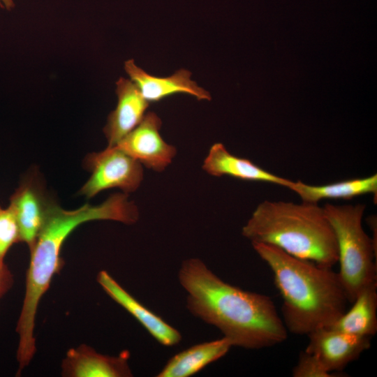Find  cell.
<instances>
[{"label":"cell","mask_w":377,"mask_h":377,"mask_svg":"<svg viewBox=\"0 0 377 377\" xmlns=\"http://www.w3.org/2000/svg\"><path fill=\"white\" fill-rule=\"evenodd\" d=\"M178 277L188 311L217 327L232 346L260 349L286 340L288 330L269 296L225 282L198 258L184 260Z\"/></svg>","instance_id":"6da1fadb"},{"label":"cell","mask_w":377,"mask_h":377,"mask_svg":"<svg viewBox=\"0 0 377 377\" xmlns=\"http://www.w3.org/2000/svg\"><path fill=\"white\" fill-rule=\"evenodd\" d=\"M138 218V207L128 200L126 193H115L100 205L85 204L73 210L64 209L51 202L35 245L30 251L25 294L16 327L20 369L30 363L36 353L34 332L38 306L52 278L64 265L61 251L68 236L87 221L112 220L133 224Z\"/></svg>","instance_id":"7a4b0ae2"},{"label":"cell","mask_w":377,"mask_h":377,"mask_svg":"<svg viewBox=\"0 0 377 377\" xmlns=\"http://www.w3.org/2000/svg\"><path fill=\"white\" fill-rule=\"evenodd\" d=\"M251 244L272 272L287 330L307 335L330 327L346 311L348 300L338 272L274 246Z\"/></svg>","instance_id":"3957f363"},{"label":"cell","mask_w":377,"mask_h":377,"mask_svg":"<svg viewBox=\"0 0 377 377\" xmlns=\"http://www.w3.org/2000/svg\"><path fill=\"white\" fill-rule=\"evenodd\" d=\"M242 233L251 243L274 246L322 267L332 268L338 262L333 229L318 204L265 200Z\"/></svg>","instance_id":"277c9868"},{"label":"cell","mask_w":377,"mask_h":377,"mask_svg":"<svg viewBox=\"0 0 377 377\" xmlns=\"http://www.w3.org/2000/svg\"><path fill=\"white\" fill-rule=\"evenodd\" d=\"M365 208L363 204L323 206L336 237L338 274L350 303L362 290L377 283L376 244L362 224Z\"/></svg>","instance_id":"5b68a950"},{"label":"cell","mask_w":377,"mask_h":377,"mask_svg":"<svg viewBox=\"0 0 377 377\" xmlns=\"http://www.w3.org/2000/svg\"><path fill=\"white\" fill-rule=\"evenodd\" d=\"M84 165L91 176L80 193L87 198L112 188L133 192L143 179L142 165L116 145L88 154Z\"/></svg>","instance_id":"8992f818"},{"label":"cell","mask_w":377,"mask_h":377,"mask_svg":"<svg viewBox=\"0 0 377 377\" xmlns=\"http://www.w3.org/2000/svg\"><path fill=\"white\" fill-rule=\"evenodd\" d=\"M161 127L159 117L153 112H147L116 146L147 168L162 172L171 163L177 149L164 141L159 133Z\"/></svg>","instance_id":"52a82bcc"},{"label":"cell","mask_w":377,"mask_h":377,"mask_svg":"<svg viewBox=\"0 0 377 377\" xmlns=\"http://www.w3.org/2000/svg\"><path fill=\"white\" fill-rule=\"evenodd\" d=\"M305 350L314 355L330 372L341 371L371 346V337L344 333L330 327L309 334Z\"/></svg>","instance_id":"ba28073f"},{"label":"cell","mask_w":377,"mask_h":377,"mask_svg":"<svg viewBox=\"0 0 377 377\" xmlns=\"http://www.w3.org/2000/svg\"><path fill=\"white\" fill-rule=\"evenodd\" d=\"M52 202L32 178L22 182L10 197L8 207L15 216L20 242L26 243L29 251L35 245Z\"/></svg>","instance_id":"9c48e42d"},{"label":"cell","mask_w":377,"mask_h":377,"mask_svg":"<svg viewBox=\"0 0 377 377\" xmlns=\"http://www.w3.org/2000/svg\"><path fill=\"white\" fill-rule=\"evenodd\" d=\"M124 68L130 80L149 103L177 94L191 95L199 101L211 100L209 93L193 81L191 72L186 69H180L169 77H158L138 67L133 59L126 61Z\"/></svg>","instance_id":"30bf717a"},{"label":"cell","mask_w":377,"mask_h":377,"mask_svg":"<svg viewBox=\"0 0 377 377\" xmlns=\"http://www.w3.org/2000/svg\"><path fill=\"white\" fill-rule=\"evenodd\" d=\"M97 281L115 302L126 309L159 343L173 346L182 339L180 332L142 305L106 271H101Z\"/></svg>","instance_id":"8fae6325"},{"label":"cell","mask_w":377,"mask_h":377,"mask_svg":"<svg viewBox=\"0 0 377 377\" xmlns=\"http://www.w3.org/2000/svg\"><path fill=\"white\" fill-rule=\"evenodd\" d=\"M129 357L128 350L118 356H108L82 344L68 350L61 374L65 377H129L133 376L128 363Z\"/></svg>","instance_id":"7c38bea8"},{"label":"cell","mask_w":377,"mask_h":377,"mask_svg":"<svg viewBox=\"0 0 377 377\" xmlns=\"http://www.w3.org/2000/svg\"><path fill=\"white\" fill-rule=\"evenodd\" d=\"M116 108L110 114L103 131L108 147L116 145L142 121L149 107L135 83L120 77L116 82Z\"/></svg>","instance_id":"4fadbf2b"},{"label":"cell","mask_w":377,"mask_h":377,"mask_svg":"<svg viewBox=\"0 0 377 377\" xmlns=\"http://www.w3.org/2000/svg\"><path fill=\"white\" fill-rule=\"evenodd\" d=\"M202 168L208 174L256 182H264L290 188L293 181L264 170L249 159L231 154L222 143L213 145L204 161Z\"/></svg>","instance_id":"5bb4252c"},{"label":"cell","mask_w":377,"mask_h":377,"mask_svg":"<svg viewBox=\"0 0 377 377\" xmlns=\"http://www.w3.org/2000/svg\"><path fill=\"white\" fill-rule=\"evenodd\" d=\"M231 347L225 337L193 346L172 357L156 376H191L221 358Z\"/></svg>","instance_id":"9a60e30c"},{"label":"cell","mask_w":377,"mask_h":377,"mask_svg":"<svg viewBox=\"0 0 377 377\" xmlns=\"http://www.w3.org/2000/svg\"><path fill=\"white\" fill-rule=\"evenodd\" d=\"M289 189L296 193L302 202L318 204L324 199H351L357 196L372 194L376 200L377 175L340 181L325 185H310L294 182Z\"/></svg>","instance_id":"2e32d148"},{"label":"cell","mask_w":377,"mask_h":377,"mask_svg":"<svg viewBox=\"0 0 377 377\" xmlns=\"http://www.w3.org/2000/svg\"><path fill=\"white\" fill-rule=\"evenodd\" d=\"M352 303L351 308L328 327L371 337L377 332V283L362 290Z\"/></svg>","instance_id":"e0dca14e"},{"label":"cell","mask_w":377,"mask_h":377,"mask_svg":"<svg viewBox=\"0 0 377 377\" xmlns=\"http://www.w3.org/2000/svg\"><path fill=\"white\" fill-rule=\"evenodd\" d=\"M20 232L15 216L11 209L0 206V266L6 265L4 259L15 243L20 242Z\"/></svg>","instance_id":"ac0fdd59"},{"label":"cell","mask_w":377,"mask_h":377,"mask_svg":"<svg viewBox=\"0 0 377 377\" xmlns=\"http://www.w3.org/2000/svg\"><path fill=\"white\" fill-rule=\"evenodd\" d=\"M317 357L305 350L300 353L297 364L292 371L294 377H332Z\"/></svg>","instance_id":"d6986e66"},{"label":"cell","mask_w":377,"mask_h":377,"mask_svg":"<svg viewBox=\"0 0 377 377\" xmlns=\"http://www.w3.org/2000/svg\"><path fill=\"white\" fill-rule=\"evenodd\" d=\"M14 283L13 275L6 265L0 266V298L4 296L12 288Z\"/></svg>","instance_id":"ffe728a7"},{"label":"cell","mask_w":377,"mask_h":377,"mask_svg":"<svg viewBox=\"0 0 377 377\" xmlns=\"http://www.w3.org/2000/svg\"><path fill=\"white\" fill-rule=\"evenodd\" d=\"M15 6L13 0H0V8L11 10Z\"/></svg>","instance_id":"44dd1931"}]
</instances>
